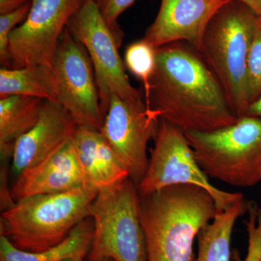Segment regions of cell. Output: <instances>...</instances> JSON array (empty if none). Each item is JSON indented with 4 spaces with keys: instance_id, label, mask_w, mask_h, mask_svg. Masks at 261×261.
Returning a JSON list of instances; mask_svg holds the SVG:
<instances>
[{
    "instance_id": "cell-1",
    "label": "cell",
    "mask_w": 261,
    "mask_h": 261,
    "mask_svg": "<svg viewBox=\"0 0 261 261\" xmlns=\"http://www.w3.org/2000/svg\"><path fill=\"white\" fill-rule=\"evenodd\" d=\"M145 103L161 121L185 133L231 126L239 118L200 51L184 42L156 49Z\"/></svg>"
},
{
    "instance_id": "cell-2",
    "label": "cell",
    "mask_w": 261,
    "mask_h": 261,
    "mask_svg": "<svg viewBox=\"0 0 261 261\" xmlns=\"http://www.w3.org/2000/svg\"><path fill=\"white\" fill-rule=\"evenodd\" d=\"M140 196L147 261H196L193 245L216 217V202L204 189L180 185Z\"/></svg>"
},
{
    "instance_id": "cell-3",
    "label": "cell",
    "mask_w": 261,
    "mask_h": 261,
    "mask_svg": "<svg viewBox=\"0 0 261 261\" xmlns=\"http://www.w3.org/2000/svg\"><path fill=\"white\" fill-rule=\"evenodd\" d=\"M98 192L84 186L70 191L24 197L1 215V234L20 250L39 252L63 242L89 217Z\"/></svg>"
},
{
    "instance_id": "cell-4",
    "label": "cell",
    "mask_w": 261,
    "mask_h": 261,
    "mask_svg": "<svg viewBox=\"0 0 261 261\" xmlns=\"http://www.w3.org/2000/svg\"><path fill=\"white\" fill-rule=\"evenodd\" d=\"M257 20L246 5L230 0L211 19L199 50L238 118L246 116L250 107L247 59Z\"/></svg>"
},
{
    "instance_id": "cell-5",
    "label": "cell",
    "mask_w": 261,
    "mask_h": 261,
    "mask_svg": "<svg viewBox=\"0 0 261 261\" xmlns=\"http://www.w3.org/2000/svg\"><path fill=\"white\" fill-rule=\"evenodd\" d=\"M208 177L237 187L261 182V118L245 116L231 126L185 133Z\"/></svg>"
},
{
    "instance_id": "cell-6",
    "label": "cell",
    "mask_w": 261,
    "mask_h": 261,
    "mask_svg": "<svg viewBox=\"0 0 261 261\" xmlns=\"http://www.w3.org/2000/svg\"><path fill=\"white\" fill-rule=\"evenodd\" d=\"M140 201L137 185L130 178L98 192L89 213L94 225L89 261H147Z\"/></svg>"
},
{
    "instance_id": "cell-7",
    "label": "cell",
    "mask_w": 261,
    "mask_h": 261,
    "mask_svg": "<svg viewBox=\"0 0 261 261\" xmlns=\"http://www.w3.org/2000/svg\"><path fill=\"white\" fill-rule=\"evenodd\" d=\"M148 168L137 185L140 195L174 185H194L206 190L216 202L218 211L227 210L244 200L242 193L228 192L214 186L200 168L185 132L161 121Z\"/></svg>"
},
{
    "instance_id": "cell-8",
    "label": "cell",
    "mask_w": 261,
    "mask_h": 261,
    "mask_svg": "<svg viewBox=\"0 0 261 261\" xmlns=\"http://www.w3.org/2000/svg\"><path fill=\"white\" fill-rule=\"evenodd\" d=\"M83 44L93 65L103 116L113 96L142 103V96L130 84L124 61L119 55L121 43L105 21L94 0H86L67 27Z\"/></svg>"
},
{
    "instance_id": "cell-9",
    "label": "cell",
    "mask_w": 261,
    "mask_h": 261,
    "mask_svg": "<svg viewBox=\"0 0 261 261\" xmlns=\"http://www.w3.org/2000/svg\"><path fill=\"white\" fill-rule=\"evenodd\" d=\"M58 102L77 126L101 132L104 116L93 65L83 44L65 29L51 66Z\"/></svg>"
},
{
    "instance_id": "cell-10",
    "label": "cell",
    "mask_w": 261,
    "mask_h": 261,
    "mask_svg": "<svg viewBox=\"0 0 261 261\" xmlns=\"http://www.w3.org/2000/svg\"><path fill=\"white\" fill-rule=\"evenodd\" d=\"M85 1L32 0L27 19L10 34L8 68L51 67L65 29Z\"/></svg>"
},
{
    "instance_id": "cell-11",
    "label": "cell",
    "mask_w": 261,
    "mask_h": 261,
    "mask_svg": "<svg viewBox=\"0 0 261 261\" xmlns=\"http://www.w3.org/2000/svg\"><path fill=\"white\" fill-rule=\"evenodd\" d=\"M160 123L145 102H128L115 95L111 98L101 132L137 186L147 172V145L156 137Z\"/></svg>"
},
{
    "instance_id": "cell-12",
    "label": "cell",
    "mask_w": 261,
    "mask_h": 261,
    "mask_svg": "<svg viewBox=\"0 0 261 261\" xmlns=\"http://www.w3.org/2000/svg\"><path fill=\"white\" fill-rule=\"evenodd\" d=\"M228 1L161 0L157 16L143 39L154 48L184 42L199 51L211 19Z\"/></svg>"
},
{
    "instance_id": "cell-13",
    "label": "cell",
    "mask_w": 261,
    "mask_h": 261,
    "mask_svg": "<svg viewBox=\"0 0 261 261\" xmlns=\"http://www.w3.org/2000/svg\"><path fill=\"white\" fill-rule=\"evenodd\" d=\"M76 123L58 102L45 100L36 126L15 144L12 171L17 176L49 157L73 138Z\"/></svg>"
},
{
    "instance_id": "cell-14",
    "label": "cell",
    "mask_w": 261,
    "mask_h": 261,
    "mask_svg": "<svg viewBox=\"0 0 261 261\" xmlns=\"http://www.w3.org/2000/svg\"><path fill=\"white\" fill-rule=\"evenodd\" d=\"M72 139L42 162L18 175L10 192L13 200L61 193L85 186Z\"/></svg>"
},
{
    "instance_id": "cell-15",
    "label": "cell",
    "mask_w": 261,
    "mask_h": 261,
    "mask_svg": "<svg viewBox=\"0 0 261 261\" xmlns=\"http://www.w3.org/2000/svg\"><path fill=\"white\" fill-rule=\"evenodd\" d=\"M72 141L85 186L99 191L129 178L102 132L77 126Z\"/></svg>"
},
{
    "instance_id": "cell-16",
    "label": "cell",
    "mask_w": 261,
    "mask_h": 261,
    "mask_svg": "<svg viewBox=\"0 0 261 261\" xmlns=\"http://www.w3.org/2000/svg\"><path fill=\"white\" fill-rule=\"evenodd\" d=\"M94 225L87 218L56 246L39 252H28L17 248L3 234H0V261H64L87 256L92 248Z\"/></svg>"
},
{
    "instance_id": "cell-17",
    "label": "cell",
    "mask_w": 261,
    "mask_h": 261,
    "mask_svg": "<svg viewBox=\"0 0 261 261\" xmlns=\"http://www.w3.org/2000/svg\"><path fill=\"white\" fill-rule=\"evenodd\" d=\"M45 100L27 96L0 98V154L12 158L19 138L36 126Z\"/></svg>"
},
{
    "instance_id": "cell-18",
    "label": "cell",
    "mask_w": 261,
    "mask_h": 261,
    "mask_svg": "<svg viewBox=\"0 0 261 261\" xmlns=\"http://www.w3.org/2000/svg\"><path fill=\"white\" fill-rule=\"evenodd\" d=\"M248 201L242 200L227 210L218 211L214 219L197 235L198 253L196 261H230L233 226L247 214Z\"/></svg>"
},
{
    "instance_id": "cell-19",
    "label": "cell",
    "mask_w": 261,
    "mask_h": 261,
    "mask_svg": "<svg viewBox=\"0 0 261 261\" xmlns=\"http://www.w3.org/2000/svg\"><path fill=\"white\" fill-rule=\"evenodd\" d=\"M27 96L58 102V90L51 67L34 65L0 70V98Z\"/></svg>"
},
{
    "instance_id": "cell-20",
    "label": "cell",
    "mask_w": 261,
    "mask_h": 261,
    "mask_svg": "<svg viewBox=\"0 0 261 261\" xmlns=\"http://www.w3.org/2000/svg\"><path fill=\"white\" fill-rule=\"evenodd\" d=\"M156 49L142 38L127 46L124 53L125 65L147 90L156 64Z\"/></svg>"
},
{
    "instance_id": "cell-21",
    "label": "cell",
    "mask_w": 261,
    "mask_h": 261,
    "mask_svg": "<svg viewBox=\"0 0 261 261\" xmlns=\"http://www.w3.org/2000/svg\"><path fill=\"white\" fill-rule=\"evenodd\" d=\"M247 80L250 106L261 96V18L259 17L247 59Z\"/></svg>"
},
{
    "instance_id": "cell-22",
    "label": "cell",
    "mask_w": 261,
    "mask_h": 261,
    "mask_svg": "<svg viewBox=\"0 0 261 261\" xmlns=\"http://www.w3.org/2000/svg\"><path fill=\"white\" fill-rule=\"evenodd\" d=\"M31 6L32 0L14 11L0 15V63L3 68H9L8 50L10 34L27 19Z\"/></svg>"
},
{
    "instance_id": "cell-23",
    "label": "cell",
    "mask_w": 261,
    "mask_h": 261,
    "mask_svg": "<svg viewBox=\"0 0 261 261\" xmlns=\"http://www.w3.org/2000/svg\"><path fill=\"white\" fill-rule=\"evenodd\" d=\"M248 219L246 225L248 233V248L246 257L238 261H259L261 258V206L255 202H249Z\"/></svg>"
},
{
    "instance_id": "cell-24",
    "label": "cell",
    "mask_w": 261,
    "mask_h": 261,
    "mask_svg": "<svg viewBox=\"0 0 261 261\" xmlns=\"http://www.w3.org/2000/svg\"><path fill=\"white\" fill-rule=\"evenodd\" d=\"M136 0H94L105 21L121 44L123 42L124 34L118 23V18Z\"/></svg>"
},
{
    "instance_id": "cell-25",
    "label": "cell",
    "mask_w": 261,
    "mask_h": 261,
    "mask_svg": "<svg viewBox=\"0 0 261 261\" xmlns=\"http://www.w3.org/2000/svg\"><path fill=\"white\" fill-rule=\"evenodd\" d=\"M30 0H0V15L18 9Z\"/></svg>"
},
{
    "instance_id": "cell-26",
    "label": "cell",
    "mask_w": 261,
    "mask_h": 261,
    "mask_svg": "<svg viewBox=\"0 0 261 261\" xmlns=\"http://www.w3.org/2000/svg\"><path fill=\"white\" fill-rule=\"evenodd\" d=\"M246 5L247 8L261 18V0H235Z\"/></svg>"
},
{
    "instance_id": "cell-27",
    "label": "cell",
    "mask_w": 261,
    "mask_h": 261,
    "mask_svg": "<svg viewBox=\"0 0 261 261\" xmlns=\"http://www.w3.org/2000/svg\"><path fill=\"white\" fill-rule=\"evenodd\" d=\"M246 116L258 117L261 118V96L250 105Z\"/></svg>"
},
{
    "instance_id": "cell-28",
    "label": "cell",
    "mask_w": 261,
    "mask_h": 261,
    "mask_svg": "<svg viewBox=\"0 0 261 261\" xmlns=\"http://www.w3.org/2000/svg\"><path fill=\"white\" fill-rule=\"evenodd\" d=\"M84 259L82 258H73L68 259V260H65L64 261H84Z\"/></svg>"
},
{
    "instance_id": "cell-29",
    "label": "cell",
    "mask_w": 261,
    "mask_h": 261,
    "mask_svg": "<svg viewBox=\"0 0 261 261\" xmlns=\"http://www.w3.org/2000/svg\"><path fill=\"white\" fill-rule=\"evenodd\" d=\"M93 261H114L112 260V259L111 258H102V259H99V260H96Z\"/></svg>"
},
{
    "instance_id": "cell-30",
    "label": "cell",
    "mask_w": 261,
    "mask_h": 261,
    "mask_svg": "<svg viewBox=\"0 0 261 261\" xmlns=\"http://www.w3.org/2000/svg\"><path fill=\"white\" fill-rule=\"evenodd\" d=\"M259 261H261V258L260 259V260H259Z\"/></svg>"
}]
</instances>
